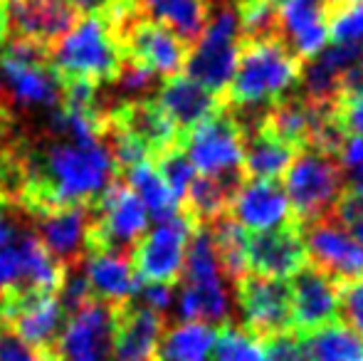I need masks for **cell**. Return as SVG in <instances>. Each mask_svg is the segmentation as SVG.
Returning a JSON list of instances; mask_svg holds the SVG:
<instances>
[{"label": "cell", "instance_id": "cell-1", "mask_svg": "<svg viewBox=\"0 0 363 361\" xmlns=\"http://www.w3.org/2000/svg\"><path fill=\"white\" fill-rule=\"evenodd\" d=\"M65 267L45 250L25 208L0 198V297L10 289L60 292Z\"/></svg>", "mask_w": 363, "mask_h": 361}, {"label": "cell", "instance_id": "cell-2", "mask_svg": "<svg viewBox=\"0 0 363 361\" xmlns=\"http://www.w3.org/2000/svg\"><path fill=\"white\" fill-rule=\"evenodd\" d=\"M301 65L277 35L242 45L228 96L238 109L259 111L277 104L299 84Z\"/></svg>", "mask_w": 363, "mask_h": 361}, {"label": "cell", "instance_id": "cell-3", "mask_svg": "<svg viewBox=\"0 0 363 361\" xmlns=\"http://www.w3.org/2000/svg\"><path fill=\"white\" fill-rule=\"evenodd\" d=\"M52 70L60 79H86L104 84L116 82L124 67V52L101 15H84L60 40L50 55Z\"/></svg>", "mask_w": 363, "mask_h": 361}, {"label": "cell", "instance_id": "cell-4", "mask_svg": "<svg viewBox=\"0 0 363 361\" xmlns=\"http://www.w3.org/2000/svg\"><path fill=\"white\" fill-rule=\"evenodd\" d=\"M186 284L176 297L181 322H228L233 314V299L225 287V274L208 228H198L186 250Z\"/></svg>", "mask_w": 363, "mask_h": 361}, {"label": "cell", "instance_id": "cell-5", "mask_svg": "<svg viewBox=\"0 0 363 361\" xmlns=\"http://www.w3.org/2000/svg\"><path fill=\"white\" fill-rule=\"evenodd\" d=\"M242 50L238 5L220 3L208 13L201 38L193 43L186 57V74L213 94L228 91Z\"/></svg>", "mask_w": 363, "mask_h": 361}, {"label": "cell", "instance_id": "cell-6", "mask_svg": "<svg viewBox=\"0 0 363 361\" xmlns=\"http://www.w3.org/2000/svg\"><path fill=\"white\" fill-rule=\"evenodd\" d=\"M148 228V211L126 183L114 181L89 203L86 252L131 255Z\"/></svg>", "mask_w": 363, "mask_h": 361}, {"label": "cell", "instance_id": "cell-7", "mask_svg": "<svg viewBox=\"0 0 363 361\" xmlns=\"http://www.w3.org/2000/svg\"><path fill=\"white\" fill-rule=\"evenodd\" d=\"M284 193L296 226L331 216L344 193V174L336 156L316 149H301L284 174Z\"/></svg>", "mask_w": 363, "mask_h": 361}, {"label": "cell", "instance_id": "cell-8", "mask_svg": "<svg viewBox=\"0 0 363 361\" xmlns=\"http://www.w3.org/2000/svg\"><path fill=\"white\" fill-rule=\"evenodd\" d=\"M0 322L38 349L45 361H57L55 349L65 327V309L55 294L38 289H10L0 297Z\"/></svg>", "mask_w": 363, "mask_h": 361}, {"label": "cell", "instance_id": "cell-9", "mask_svg": "<svg viewBox=\"0 0 363 361\" xmlns=\"http://www.w3.org/2000/svg\"><path fill=\"white\" fill-rule=\"evenodd\" d=\"M196 231L198 226L183 211L168 221H158L156 228L146 233L131 252V265L139 279L161 284L176 282L183 274L188 243Z\"/></svg>", "mask_w": 363, "mask_h": 361}, {"label": "cell", "instance_id": "cell-10", "mask_svg": "<svg viewBox=\"0 0 363 361\" xmlns=\"http://www.w3.org/2000/svg\"><path fill=\"white\" fill-rule=\"evenodd\" d=\"M181 146L201 176L242 174L245 134L238 119L225 114L223 109L188 131Z\"/></svg>", "mask_w": 363, "mask_h": 361}, {"label": "cell", "instance_id": "cell-11", "mask_svg": "<svg viewBox=\"0 0 363 361\" xmlns=\"http://www.w3.org/2000/svg\"><path fill=\"white\" fill-rule=\"evenodd\" d=\"M306 260L339 282L363 277V245L344 231L331 216L301 226Z\"/></svg>", "mask_w": 363, "mask_h": 361}, {"label": "cell", "instance_id": "cell-12", "mask_svg": "<svg viewBox=\"0 0 363 361\" xmlns=\"http://www.w3.org/2000/svg\"><path fill=\"white\" fill-rule=\"evenodd\" d=\"M235 284H238V304L245 322L242 329L259 339L287 332L291 324L289 282L250 272Z\"/></svg>", "mask_w": 363, "mask_h": 361}, {"label": "cell", "instance_id": "cell-13", "mask_svg": "<svg viewBox=\"0 0 363 361\" xmlns=\"http://www.w3.org/2000/svg\"><path fill=\"white\" fill-rule=\"evenodd\" d=\"M114 307L91 299L65 319L57 339V361H111Z\"/></svg>", "mask_w": 363, "mask_h": 361}, {"label": "cell", "instance_id": "cell-14", "mask_svg": "<svg viewBox=\"0 0 363 361\" xmlns=\"http://www.w3.org/2000/svg\"><path fill=\"white\" fill-rule=\"evenodd\" d=\"M119 45L124 60L141 65L156 77L168 79L173 74H181V70L186 67L188 45L173 30L151 20L148 15L139 18L121 35Z\"/></svg>", "mask_w": 363, "mask_h": 361}, {"label": "cell", "instance_id": "cell-15", "mask_svg": "<svg viewBox=\"0 0 363 361\" xmlns=\"http://www.w3.org/2000/svg\"><path fill=\"white\" fill-rule=\"evenodd\" d=\"M339 297L341 282L329 277L316 267H304L296 272L289 282V304H291V324L296 334L316 332L326 324L336 322L339 317Z\"/></svg>", "mask_w": 363, "mask_h": 361}, {"label": "cell", "instance_id": "cell-16", "mask_svg": "<svg viewBox=\"0 0 363 361\" xmlns=\"http://www.w3.org/2000/svg\"><path fill=\"white\" fill-rule=\"evenodd\" d=\"M228 216L240 228H245L247 233H255V235L277 231V228L294 223L284 188L277 181L259 179H247L240 183L233 201H230Z\"/></svg>", "mask_w": 363, "mask_h": 361}, {"label": "cell", "instance_id": "cell-17", "mask_svg": "<svg viewBox=\"0 0 363 361\" xmlns=\"http://www.w3.org/2000/svg\"><path fill=\"white\" fill-rule=\"evenodd\" d=\"M277 30L296 60H314L329 45V0H279Z\"/></svg>", "mask_w": 363, "mask_h": 361}, {"label": "cell", "instance_id": "cell-18", "mask_svg": "<svg viewBox=\"0 0 363 361\" xmlns=\"http://www.w3.org/2000/svg\"><path fill=\"white\" fill-rule=\"evenodd\" d=\"M13 38L33 40L52 50L77 23V10L67 0H5Z\"/></svg>", "mask_w": 363, "mask_h": 361}, {"label": "cell", "instance_id": "cell-19", "mask_svg": "<svg viewBox=\"0 0 363 361\" xmlns=\"http://www.w3.org/2000/svg\"><path fill=\"white\" fill-rule=\"evenodd\" d=\"M306 267V248L301 238V226L289 223L269 233H257L250 238L247 272L259 277L284 279L294 277Z\"/></svg>", "mask_w": 363, "mask_h": 361}, {"label": "cell", "instance_id": "cell-20", "mask_svg": "<svg viewBox=\"0 0 363 361\" xmlns=\"http://www.w3.org/2000/svg\"><path fill=\"white\" fill-rule=\"evenodd\" d=\"M109 124L119 126L129 136H134L148 151L151 159H158L163 151L173 149L183 141V134L171 121V116L158 106L156 99H126L116 109L106 111Z\"/></svg>", "mask_w": 363, "mask_h": 361}, {"label": "cell", "instance_id": "cell-21", "mask_svg": "<svg viewBox=\"0 0 363 361\" xmlns=\"http://www.w3.org/2000/svg\"><path fill=\"white\" fill-rule=\"evenodd\" d=\"M35 233L45 250L65 267H82L86 257V228H89V203L69 206L33 218Z\"/></svg>", "mask_w": 363, "mask_h": 361}, {"label": "cell", "instance_id": "cell-22", "mask_svg": "<svg viewBox=\"0 0 363 361\" xmlns=\"http://www.w3.org/2000/svg\"><path fill=\"white\" fill-rule=\"evenodd\" d=\"M0 87L10 104L45 106L50 111L62 99V82L52 65L20 62L8 55H0Z\"/></svg>", "mask_w": 363, "mask_h": 361}, {"label": "cell", "instance_id": "cell-23", "mask_svg": "<svg viewBox=\"0 0 363 361\" xmlns=\"http://www.w3.org/2000/svg\"><path fill=\"white\" fill-rule=\"evenodd\" d=\"M359 48L354 45L329 43L314 60H306V67L299 72L301 96L311 104L334 106L341 96L344 74L356 62Z\"/></svg>", "mask_w": 363, "mask_h": 361}, {"label": "cell", "instance_id": "cell-24", "mask_svg": "<svg viewBox=\"0 0 363 361\" xmlns=\"http://www.w3.org/2000/svg\"><path fill=\"white\" fill-rule=\"evenodd\" d=\"M82 272L91 289V297L111 307L131 302L141 282L131 265V255L121 252H86Z\"/></svg>", "mask_w": 363, "mask_h": 361}, {"label": "cell", "instance_id": "cell-25", "mask_svg": "<svg viewBox=\"0 0 363 361\" xmlns=\"http://www.w3.org/2000/svg\"><path fill=\"white\" fill-rule=\"evenodd\" d=\"M158 106L171 116L183 136L220 111V101L213 91L191 79L188 74H173L158 89Z\"/></svg>", "mask_w": 363, "mask_h": 361}, {"label": "cell", "instance_id": "cell-26", "mask_svg": "<svg viewBox=\"0 0 363 361\" xmlns=\"http://www.w3.org/2000/svg\"><path fill=\"white\" fill-rule=\"evenodd\" d=\"M331 109L334 106L311 104L304 96H294V99L284 96L277 104L269 106V111H264L259 129L272 134L274 139L284 141V144L294 146V149H306L311 144L316 126Z\"/></svg>", "mask_w": 363, "mask_h": 361}, {"label": "cell", "instance_id": "cell-27", "mask_svg": "<svg viewBox=\"0 0 363 361\" xmlns=\"http://www.w3.org/2000/svg\"><path fill=\"white\" fill-rule=\"evenodd\" d=\"M242 183V174L233 176H201L193 179L186 198L181 201V211L198 228H211L213 223L228 216L230 201Z\"/></svg>", "mask_w": 363, "mask_h": 361}, {"label": "cell", "instance_id": "cell-28", "mask_svg": "<svg viewBox=\"0 0 363 361\" xmlns=\"http://www.w3.org/2000/svg\"><path fill=\"white\" fill-rule=\"evenodd\" d=\"M141 5L148 18L173 30L186 45L201 38L211 13L208 0H141Z\"/></svg>", "mask_w": 363, "mask_h": 361}, {"label": "cell", "instance_id": "cell-29", "mask_svg": "<svg viewBox=\"0 0 363 361\" xmlns=\"http://www.w3.org/2000/svg\"><path fill=\"white\" fill-rule=\"evenodd\" d=\"M218 332L206 322H178L158 342L156 361H208Z\"/></svg>", "mask_w": 363, "mask_h": 361}, {"label": "cell", "instance_id": "cell-30", "mask_svg": "<svg viewBox=\"0 0 363 361\" xmlns=\"http://www.w3.org/2000/svg\"><path fill=\"white\" fill-rule=\"evenodd\" d=\"M294 156H296L294 146L284 144V141L274 139L267 131L257 129L250 136V146L245 149L242 174L250 176V179L274 181L287 174Z\"/></svg>", "mask_w": 363, "mask_h": 361}, {"label": "cell", "instance_id": "cell-31", "mask_svg": "<svg viewBox=\"0 0 363 361\" xmlns=\"http://www.w3.org/2000/svg\"><path fill=\"white\" fill-rule=\"evenodd\" d=\"M124 179L129 181L126 186L141 198V203L146 206V211L158 221H168L181 211V203L176 201V196L171 193V188L166 186V181L161 179L156 164L151 159L141 161V164L131 166L124 174Z\"/></svg>", "mask_w": 363, "mask_h": 361}, {"label": "cell", "instance_id": "cell-32", "mask_svg": "<svg viewBox=\"0 0 363 361\" xmlns=\"http://www.w3.org/2000/svg\"><path fill=\"white\" fill-rule=\"evenodd\" d=\"M216 245V255L220 262V270L230 279H242L247 274V248H250V233L240 228L230 216H223L220 221L208 228Z\"/></svg>", "mask_w": 363, "mask_h": 361}, {"label": "cell", "instance_id": "cell-33", "mask_svg": "<svg viewBox=\"0 0 363 361\" xmlns=\"http://www.w3.org/2000/svg\"><path fill=\"white\" fill-rule=\"evenodd\" d=\"M309 361H363V339L341 322L306 334Z\"/></svg>", "mask_w": 363, "mask_h": 361}, {"label": "cell", "instance_id": "cell-34", "mask_svg": "<svg viewBox=\"0 0 363 361\" xmlns=\"http://www.w3.org/2000/svg\"><path fill=\"white\" fill-rule=\"evenodd\" d=\"M216 361H267L259 337L242 327H223L216 337Z\"/></svg>", "mask_w": 363, "mask_h": 361}, {"label": "cell", "instance_id": "cell-35", "mask_svg": "<svg viewBox=\"0 0 363 361\" xmlns=\"http://www.w3.org/2000/svg\"><path fill=\"white\" fill-rule=\"evenodd\" d=\"M153 164H156L161 179L166 181V186L171 188V193L176 196V201L181 203L183 198H186L193 179H196V169H193V164L188 161L183 146L178 144V146H173V149L163 151V154L158 156V161H153Z\"/></svg>", "mask_w": 363, "mask_h": 361}, {"label": "cell", "instance_id": "cell-36", "mask_svg": "<svg viewBox=\"0 0 363 361\" xmlns=\"http://www.w3.org/2000/svg\"><path fill=\"white\" fill-rule=\"evenodd\" d=\"M242 38H267L277 30V8L272 0H240L238 5Z\"/></svg>", "mask_w": 363, "mask_h": 361}, {"label": "cell", "instance_id": "cell-37", "mask_svg": "<svg viewBox=\"0 0 363 361\" xmlns=\"http://www.w3.org/2000/svg\"><path fill=\"white\" fill-rule=\"evenodd\" d=\"M329 33L334 43L341 45H363V0L359 3H344L329 15Z\"/></svg>", "mask_w": 363, "mask_h": 361}, {"label": "cell", "instance_id": "cell-38", "mask_svg": "<svg viewBox=\"0 0 363 361\" xmlns=\"http://www.w3.org/2000/svg\"><path fill=\"white\" fill-rule=\"evenodd\" d=\"M336 161L344 174L346 193L363 198V136H346L336 151Z\"/></svg>", "mask_w": 363, "mask_h": 361}, {"label": "cell", "instance_id": "cell-39", "mask_svg": "<svg viewBox=\"0 0 363 361\" xmlns=\"http://www.w3.org/2000/svg\"><path fill=\"white\" fill-rule=\"evenodd\" d=\"M264 359L267 361H309V349L301 334L296 332H279L262 342Z\"/></svg>", "mask_w": 363, "mask_h": 361}, {"label": "cell", "instance_id": "cell-40", "mask_svg": "<svg viewBox=\"0 0 363 361\" xmlns=\"http://www.w3.org/2000/svg\"><path fill=\"white\" fill-rule=\"evenodd\" d=\"M339 312L344 314L346 327L354 329L363 339V277L351 279V282H341Z\"/></svg>", "mask_w": 363, "mask_h": 361}, {"label": "cell", "instance_id": "cell-41", "mask_svg": "<svg viewBox=\"0 0 363 361\" xmlns=\"http://www.w3.org/2000/svg\"><path fill=\"white\" fill-rule=\"evenodd\" d=\"M331 213H334V221L363 245V198L344 191Z\"/></svg>", "mask_w": 363, "mask_h": 361}, {"label": "cell", "instance_id": "cell-42", "mask_svg": "<svg viewBox=\"0 0 363 361\" xmlns=\"http://www.w3.org/2000/svg\"><path fill=\"white\" fill-rule=\"evenodd\" d=\"M334 114L346 136H363V89L339 96Z\"/></svg>", "mask_w": 363, "mask_h": 361}, {"label": "cell", "instance_id": "cell-43", "mask_svg": "<svg viewBox=\"0 0 363 361\" xmlns=\"http://www.w3.org/2000/svg\"><path fill=\"white\" fill-rule=\"evenodd\" d=\"M0 361H45L38 349L18 337L8 324L0 322Z\"/></svg>", "mask_w": 363, "mask_h": 361}, {"label": "cell", "instance_id": "cell-44", "mask_svg": "<svg viewBox=\"0 0 363 361\" xmlns=\"http://www.w3.org/2000/svg\"><path fill=\"white\" fill-rule=\"evenodd\" d=\"M136 294H139L141 307L153 309V312H158V314H163L173 302H176V297H173V284L144 282V279H141Z\"/></svg>", "mask_w": 363, "mask_h": 361}, {"label": "cell", "instance_id": "cell-45", "mask_svg": "<svg viewBox=\"0 0 363 361\" xmlns=\"http://www.w3.org/2000/svg\"><path fill=\"white\" fill-rule=\"evenodd\" d=\"M363 89V45L359 48V55H356V62L351 65V70L344 74V84H341V96L351 94V91Z\"/></svg>", "mask_w": 363, "mask_h": 361}, {"label": "cell", "instance_id": "cell-46", "mask_svg": "<svg viewBox=\"0 0 363 361\" xmlns=\"http://www.w3.org/2000/svg\"><path fill=\"white\" fill-rule=\"evenodd\" d=\"M10 129H13V109H10V101L5 96L3 87H0V141L8 139ZM8 144V141H5Z\"/></svg>", "mask_w": 363, "mask_h": 361}, {"label": "cell", "instance_id": "cell-47", "mask_svg": "<svg viewBox=\"0 0 363 361\" xmlns=\"http://www.w3.org/2000/svg\"><path fill=\"white\" fill-rule=\"evenodd\" d=\"M69 5L77 10V13H84V15H94V13H101L104 5L109 0H67Z\"/></svg>", "mask_w": 363, "mask_h": 361}, {"label": "cell", "instance_id": "cell-48", "mask_svg": "<svg viewBox=\"0 0 363 361\" xmlns=\"http://www.w3.org/2000/svg\"><path fill=\"white\" fill-rule=\"evenodd\" d=\"M10 38V25H8V8H5V0H0V48L8 43Z\"/></svg>", "mask_w": 363, "mask_h": 361}, {"label": "cell", "instance_id": "cell-49", "mask_svg": "<svg viewBox=\"0 0 363 361\" xmlns=\"http://www.w3.org/2000/svg\"><path fill=\"white\" fill-rule=\"evenodd\" d=\"M331 3H339V5H344V3H359V0H331Z\"/></svg>", "mask_w": 363, "mask_h": 361}, {"label": "cell", "instance_id": "cell-50", "mask_svg": "<svg viewBox=\"0 0 363 361\" xmlns=\"http://www.w3.org/2000/svg\"><path fill=\"white\" fill-rule=\"evenodd\" d=\"M272 3H274V0H272Z\"/></svg>", "mask_w": 363, "mask_h": 361}]
</instances>
